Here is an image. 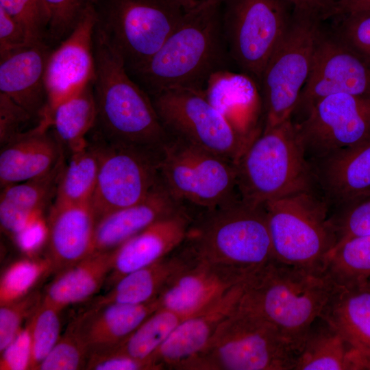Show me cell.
<instances>
[{"mask_svg":"<svg viewBox=\"0 0 370 370\" xmlns=\"http://www.w3.org/2000/svg\"><path fill=\"white\" fill-rule=\"evenodd\" d=\"M42 119L29 130L1 146L0 187L23 182L50 171L64 156L62 145Z\"/></svg>","mask_w":370,"mask_h":370,"instance_id":"7402d4cb","label":"cell"},{"mask_svg":"<svg viewBox=\"0 0 370 370\" xmlns=\"http://www.w3.org/2000/svg\"><path fill=\"white\" fill-rule=\"evenodd\" d=\"M208 101L222 114L247 148L262 132L257 125L259 87L247 75L223 70L209 79L204 90Z\"/></svg>","mask_w":370,"mask_h":370,"instance_id":"484cf974","label":"cell"},{"mask_svg":"<svg viewBox=\"0 0 370 370\" xmlns=\"http://www.w3.org/2000/svg\"><path fill=\"white\" fill-rule=\"evenodd\" d=\"M329 220L336 234V243L369 235L370 195L336 207Z\"/></svg>","mask_w":370,"mask_h":370,"instance_id":"ab89813d","label":"cell"},{"mask_svg":"<svg viewBox=\"0 0 370 370\" xmlns=\"http://www.w3.org/2000/svg\"><path fill=\"white\" fill-rule=\"evenodd\" d=\"M62 309L43 299L30 317L32 336L31 369L36 370L61 336Z\"/></svg>","mask_w":370,"mask_h":370,"instance_id":"d590c367","label":"cell"},{"mask_svg":"<svg viewBox=\"0 0 370 370\" xmlns=\"http://www.w3.org/2000/svg\"><path fill=\"white\" fill-rule=\"evenodd\" d=\"M329 21L335 36L370 67V10L338 13Z\"/></svg>","mask_w":370,"mask_h":370,"instance_id":"74e56055","label":"cell"},{"mask_svg":"<svg viewBox=\"0 0 370 370\" xmlns=\"http://www.w3.org/2000/svg\"><path fill=\"white\" fill-rule=\"evenodd\" d=\"M338 93L370 98V67L335 36L325 21L308 78L292 116L297 121H299L320 99Z\"/></svg>","mask_w":370,"mask_h":370,"instance_id":"9a60e30c","label":"cell"},{"mask_svg":"<svg viewBox=\"0 0 370 370\" xmlns=\"http://www.w3.org/2000/svg\"><path fill=\"white\" fill-rule=\"evenodd\" d=\"M112 251L94 252L56 274L42 294L60 309L88 300L99 291L112 269Z\"/></svg>","mask_w":370,"mask_h":370,"instance_id":"f546056e","label":"cell"},{"mask_svg":"<svg viewBox=\"0 0 370 370\" xmlns=\"http://www.w3.org/2000/svg\"><path fill=\"white\" fill-rule=\"evenodd\" d=\"M186 318L169 309L159 308L114 348L137 359L153 360V354Z\"/></svg>","mask_w":370,"mask_h":370,"instance_id":"e575fe53","label":"cell"},{"mask_svg":"<svg viewBox=\"0 0 370 370\" xmlns=\"http://www.w3.org/2000/svg\"><path fill=\"white\" fill-rule=\"evenodd\" d=\"M232 66L221 0H209L184 12L160 48L129 74L149 95L171 88L204 92L212 75Z\"/></svg>","mask_w":370,"mask_h":370,"instance_id":"6da1fadb","label":"cell"},{"mask_svg":"<svg viewBox=\"0 0 370 370\" xmlns=\"http://www.w3.org/2000/svg\"><path fill=\"white\" fill-rule=\"evenodd\" d=\"M293 11L310 14L323 21H329L336 12V0H286Z\"/></svg>","mask_w":370,"mask_h":370,"instance_id":"681fc988","label":"cell"},{"mask_svg":"<svg viewBox=\"0 0 370 370\" xmlns=\"http://www.w3.org/2000/svg\"><path fill=\"white\" fill-rule=\"evenodd\" d=\"M0 8L23 27L32 44L45 40L49 19L41 0H0Z\"/></svg>","mask_w":370,"mask_h":370,"instance_id":"60d3db41","label":"cell"},{"mask_svg":"<svg viewBox=\"0 0 370 370\" xmlns=\"http://www.w3.org/2000/svg\"><path fill=\"white\" fill-rule=\"evenodd\" d=\"M185 208L160 177L144 199L98 219L92 253L111 251L154 222Z\"/></svg>","mask_w":370,"mask_h":370,"instance_id":"603a6c76","label":"cell"},{"mask_svg":"<svg viewBox=\"0 0 370 370\" xmlns=\"http://www.w3.org/2000/svg\"><path fill=\"white\" fill-rule=\"evenodd\" d=\"M182 12H188L209 0H169Z\"/></svg>","mask_w":370,"mask_h":370,"instance_id":"816d5d0a","label":"cell"},{"mask_svg":"<svg viewBox=\"0 0 370 370\" xmlns=\"http://www.w3.org/2000/svg\"><path fill=\"white\" fill-rule=\"evenodd\" d=\"M48 15L47 36L53 42L62 41L73 29L94 0H41Z\"/></svg>","mask_w":370,"mask_h":370,"instance_id":"7bdbcfd3","label":"cell"},{"mask_svg":"<svg viewBox=\"0 0 370 370\" xmlns=\"http://www.w3.org/2000/svg\"><path fill=\"white\" fill-rule=\"evenodd\" d=\"M93 4L97 25L129 73L160 48L184 13L169 0H94Z\"/></svg>","mask_w":370,"mask_h":370,"instance_id":"30bf717a","label":"cell"},{"mask_svg":"<svg viewBox=\"0 0 370 370\" xmlns=\"http://www.w3.org/2000/svg\"><path fill=\"white\" fill-rule=\"evenodd\" d=\"M294 123L308 160L319 159L370 139V98L331 95Z\"/></svg>","mask_w":370,"mask_h":370,"instance_id":"5bb4252c","label":"cell"},{"mask_svg":"<svg viewBox=\"0 0 370 370\" xmlns=\"http://www.w3.org/2000/svg\"><path fill=\"white\" fill-rule=\"evenodd\" d=\"M42 300V295L32 291L16 300L0 305V352L15 338L23 323L35 312Z\"/></svg>","mask_w":370,"mask_h":370,"instance_id":"b9f144b4","label":"cell"},{"mask_svg":"<svg viewBox=\"0 0 370 370\" xmlns=\"http://www.w3.org/2000/svg\"><path fill=\"white\" fill-rule=\"evenodd\" d=\"M182 246L195 260L245 275L274 259L264 206L241 199L193 217Z\"/></svg>","mask_w":370,"mask_h":370,"instance_id":"3957f363","label":"cell"},{"mask_svg":"<svg viewBox=\"0 0 370 370\" xmlns=\"http://www.w3.org/2000/svg\"><path fill=\"white\" fill-rule=\"evenodd\" d=\"M31 45L23 27L0 8V58Z\"/></svg>","mask_w":370,"mask_h":370,"instance_id":"7dc6e473","label":"cell"},{"mask_svg":"<svg viewBox=\"0 0 370 370\" xmlns=\"http://www.w3.org/2000/svg\"><path fill=\"white\" fill-rule=\"evenodd\" d=\"M95 130L106 140L162 149L169 136L150 96L99 27L94 36Z\"/></svg>","mask_w":370,"mask_h":370,"instance_id":"7a4b0ae2","label":"cell"},{"mask_svg":"<svg viewBox=\"0 0 370 370\" xmlns=\"http://www.w3.org/2000/svg\"><path fill=\"white\" fill-rule=\"evenodd\" d=\"M158 308L157 299L136 305L112 304L88 308L74 321L90 353L119 346Z\"/></svg>","mask_w":370,"mask_h":370,"instance_id":"4316f807","label":"cell"},{"mask_svg":"<svg viewBox=\"0 0 370 370\" xmlns=\"http://www.w3.org/2000/svg\"><path fill=\"white\" fill-rule=\"evenodd\" d=\"M47 120L58 140L70 153L84 147L88 141L86 136L97 122L93 81L59 103Z\"/></svg>","mask_w":370,"mask_h":370,"instance_id":"1f68e13d","label":"cell"},{"mask_svg":"<svg viewBox=\"0 0 370 370\" xmlns=\"http://www.w3.org/2000/svg\"><path fill=\"white\" fill-rule=\"evenodd\" d=\"M294 370H354L353 352L339 332L320 316L306 334Z\"/></svg>","mask_w":370,"mask_h":370,"instance_id":"4dcf8cb0","label":"cell"},{"mask_svg":"<svg viewBox=\"0 0 370 370\" xmlns=\"http://www.w3.org/2000/svg\"><path fill=\"white\" fill-rule=\"evenodd\" d=\"M169 136L197 145L235 164L247 147L203 92L171 88L149 95Z\"/></svg>","mask_w":370,"mask_h":370,"instance_id":"7c38bea8","label":"cell"},{"mask_svg":"<svg viewBox=\"0 0 370 370\" xmlns=\"http://www.w3.org/2000/svg\"><path fill=\"white\" fill-rule=\"evenodd\" d=\"M90 350L73 320L36 370L85 369Z\"/></svg>","mask_w":370,"mask_h":370,"instance_id":"f35d334b","label":"cell"},{"mask_svg":"<svg viewBox=\"0 0 370 370\" xmlns=\"http://www.w3.org/2000/svg\"><path fill=\"white\" fill-rule=\"evenodd\" d=\"M325 21L293 11L291 23L262 71L259 90L263 130L292 119L310 72L318 36Z\"/></svg>","mask_w":370,"mask_h":370,"instance_id":"ba28073f","label":"cell"},{"mask_svg":"<svg viewBox=\"0 0 370 370\" xmlns=\"http://www.w3.org/2000/svg\"><path fill=\"white\" fill-rule=\"evenodd\" d=\"M296 356L274 325L239 302L187 369L294 370Z\"/></svg>","mask_w":370,"mask_h":370,"instance_id":"8992f818","label":"cell"},{"mask_svg":"<svg viewBox=\"0 0 370 370\" xmlns=\"http://www.w3.org/2000/svg\"><path fill=\"white\" fill-rule=\"evenodd\" d=\"M310 162L329 206L370 195V139Z\"/></svg>","mask_w":370,"mask_h":370,"instance_id":"44dd1931","label":"cell"},{"mask_svg":"<svg viewBox=\"0 0 370 370\" xmlns=\"http://www.w3.org/2000/svg\"><path fill=\"white\" fill-rule=\"evenodd\" d=\"M65 164L63 156L48 173L1 188V230L14 237L32 220L42 215L45 208L55 199Z\"/></svg>","mask_w":370,"mask_h":370,"instance_id":"83f0119b","label":"cell"},{"mask_svg":"<svg viewBox=\"0 0 370 370\" xmlns=\"http://www.w3.org/2000/svg\"><path fill=\"white\" fill-rule=\"evenodd\" d=\"M293 11L286 0H221L223 31L232 65L258 87Z\"/></svg>","mask_w":370,"mask_h":370,"instance_id":"8fae6325","label":"cell"},{"mask_svg":"<svg viewBox=\"0 0 370 370\" xmlns=\"http://www.w3.org/2000/svg\"><path fill=\"white\" fill-rule=\"evenodd\" d=\"M100 166L92 204L97 219L144 199L160 179L162 149L106 140L95 132Z\"/></svg>","mask_w":370,"mask_h":370,"instance_id":"4fadbf2b","label":"cell"},{"mask_svg":"<svg viewBox=\"0 0 370 370\" xmlns=\"http://www.w3.org/2000/svg\"><path fill=\"white\" fill-rule=\"evenodd\" d=\"M51 52L44 40L0 58V92L38 121L47 108L45 73Z\"/></svg>","mask_w":370,"mask_h":370,"instance_id":"cb8c5ba5","label":"cell"},{"mask_svg":"<svg viewBox=\"0 0 370 370\" xmlns=\"http://www.w3.org/2000/svg\"><path fill=\"white\" fill-rule=\"evenodd\" d=\"M334 286L325 271L273 259L249 279L240 303L274 325L297 354Z\"/></svg>","mask_w":370,"mask_h":370,"instance_id":"277c9868","label":"cell"},{"mask_svg":"<svg viewBox=\"0 0 370 370\" xmlns=\"http://www.w3.org/2000/svg\"><path fill=\"white\" fill-rule=\"evenodd\" d=\"M193 219L189 209L183 208L154 222L112 250V269L107 279L110 286L177 249L184 242Z\"/></svg>","mask_w":370,"mask_h":370,"instance_id":"ac0fdd59","label":"cell"},{"mask_svg":"<svg viewBox=\"0 0 370 370\" xmlns=\"http://www.w3.org/2000/svg\"><path fill=\"white\" fill-rule=\"evenodd\" d=\"M29 319L12 342L1 352V370L31 369L32 336Z\"/></svg>","mask_w":370,"mask_h":370,"instance_id":"bcb514c9","label":"cell"},{"mask_svg":"<svg viewBox=\"0 0 370 370\" xmlns=\"http://www.w3.org/2000/svg\"><path fill=\"white\" fill-rule=\"evenodd\" d=\"M242 201L265 204L297 193L314 190V173L292 119L262 131L236 163Z\"/></svg>","mask_w":370,"mask_h":370,"instance_id":"5b68a950","label":"cell"},{"mask_svg":"<svg viewBox=\"0 0 370 370\" xmlns=\"http://www.w3.org/2000/svg\"><path fill=\"white\" fill-rule=\"evenodd\" d=\"M97 24V15L92 3L71 33L51 52L45 73L47 103L44 116L48 118L59 103L93 81Z\"/></svg>","mask_w":370,"mask_h":370,"instance_id":"2e32d148","label":"cell"},{"mask_svg":"<svg viewBox=\"0 0 370 370\" xmlns=\"http://www.w3.org/2000/svg\"><path fill=\"white\" fill-rule=\"evenodd\" d=\"M273 258L282 263L324 271L336 243L329 220V204L314 190L302 191L264 205Z\"/></svg>","mask_w":370,"mask_h":370,"instance_id":"52a82bcc","label":"cell"},{"mask_svg":"<svg viewBox=\"0 0 370 370\" xmlns=\"http://www.w3.org/2000/svg\"><path fill=\"white\" fill-rule=\"evenodd\" d=\"M320 316L352 349L354 370H370V282L335 284Z\"/></svg>","mask_w":370,"mask_h":370,"instance_id":"d4e9b609","label":"cell"},{"mask_svg":"<svg viewBox=\"0 0 370 370\" xmlns=\"http://www.w3.org/2000/svg\"><path fill=\"white\" fill-rule=\"evenodd\" d=\"M51 271V264L47 258L23 259L13 263L1 278L0 305L28 294L42 275Z\"/></svg>","mask_w":370,"mask_h":370,"instance_id":"8d00e7d4","label":"cell"},{"mask_svg":"<svg viewBox=\"0 0 370 370\" xmlns=\"http://www.w3.org/2000/svg\"><path fill=\"white\" fill-rule=\"evenodd\" d=\"M48 236L47 221L42 215L32 220L22 231L14 236L19 249L28 255L35 254L45 244Z\"/></svg>","mask_w":370,"mask_h":370,"instance_id":"c3c4849f","label":"cell"},{"mask_svg":"<svg viewBox=\"0 0 370 370\" xmlns=\"http://www.w3.org/2000/svg\"><path fill=\"white\" fill-rule=\"evenodd\" d=\"M46 221L52 271L57 274L92 253L97 219L91 201L52 204Z\"/></svg>","mask_w":370,"mask_h":370,"instance_id":"ffe728a7","label":"cell"},{"mask_svg":"<svg viewBox=\"0 0 370 370\" xmlns=\"http://www.w3.org/2000/svg\"><path fill=\"white\" fill-rule=\"evenodd\" d=\"M190 258L157 297L159 308L184 317L206 310L255 273L241 274Z\"/></svg>","mask_w":370,"mask_h":370,"instance_id":"e0dca14e","label":"cell"},{"mask_svg":"<svg viewBox=\"0 0 370 370\" xmlns=\"http://www.w3.org/2000/svg\"><path fill=\"white\" fill-rule=\"evenodd\" d=\"M32 121H40L0 92V147L32 129L27 127Z\"/></svg>","mask_w":370,"mask_h":370,"instance_id":"ee69618b","label":"cell"},{"mask_svg":"<svg viewBox=\"0 0 370 370\" xmlns=\"http://www.w3.org/2000/svg\"><path fill=\"white\" fill-rule=\"evenodd\" d=\"M160 174L173 197L188 209L211 210L241 199L234 162L177 138L169 136L163 147Z\"/></svg>","mask_w":370,"mask_h":370,"instance_id":"9c48e42d","label":"cell"},{"mask_svg":"<svg viewBox=\"0 0 370 370\" xmlns=\"http://www.w3.org/2000/svg\"><path fill=\"white\" fill-rule=\"evenodd\" d=\"M189 262L190 256L184 248L178 254L171 253L121 277L108 292L95 298L90 308L112 304L136 305L150 302L157 299Z\"/></svg>","mask_w":370,"mask_h":370,"instance_id":"f1b7e54d","label":"cell"},{"mask_svg":"<svg viewBox=\"0 0 370 370\" xmlns=\"http://www.w3.org/2000/svg\"><path fill=\"white\" fill-rule=\"evenodd\" d=\"M364 10H370V0H336V14Z\"/></svg>","mask_w":370,"mask_h":370,"instance_id":"f907efd6","label":"cell"},{"mask_svg":"<svg viewBox=\"0 0 370 370\" xmlns=\"http://www.w3.org/2000/svg\"><path fill=\"white\" fill-rule=\"evenodd\" d=\"M248 280L217 303L180 323L152 356L162 369H188L206 347L220 323L237 307Z\"/></svg>","mask_w":370,"mask_h":370,"instance_id":"d6986e66","label":"cell"},{"mask_svg":"<svg viewBox=\"0 0 370 370\" xmlns=\"http://www.w3.org/2000/svg\"><path fill=\"white\" fill-rule=\"evenodd\" d=\"M65 164L53 204H78L92 200L100 166V146L92 136L87 145L73 152Z\"/></svg>","mask_w":370,"mask_h":370,"instance_id":"d6a6232c","label":"cell"},{"mask_svg":"<svg viewBox=\"0 0 370 370\" xmlns=\"http://www.w3.org/2000/svg\"><path fill=\"white\" fill-rule=\"evenodd\" d=\"M370 282V281H369Z\"/></svg>","mask_w":370,"mask_h":370,"instance_id":"f5cc1de1","label":"cell"},{"mask_svg":"<svg viewBox=\"0 0 370 370\" xmlns=\"http://www.w3.org/2000/svg\"><path fill=\"white\" fill-rule=\"evenodd\" d=\"M85 369L158 370L162 368L152 360L137 359L116 348H112L90 352Z\"/></svg>","mask_w":370,"mask_h":370,"instance_id":"f6af8a7d","label":"cell"},{"mask_svg":"<svg viewBox=\"0 0 370 370\" xmlns=\"http://www.w3.org/2000/svg\"><path fill=\"white\" fill-rule=\"evenodd\" d=\"M325 273L338 286L370 281V234L337 243L328 254Z\"/></svg>","mask_w":370,"mask_h":370,"instance_id":"836d02e7","label":"cell"}]
</instances>
